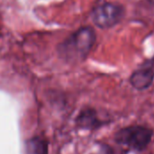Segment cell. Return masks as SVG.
Listing matches in <instances>:
<instances>
[{
  "label": "cell",
  "mask_w": 154,
  "mask_h": 154,
  "mask_svg": "<svg viewBox=\"0 0 154 154\" xmlns=\"http://www.w3.org/2000/svg\"><path fill=\"white\" fill-rule=\"evenodd\" d=\"M112 122L111 118L102 117L99 112L94 107L83 108L76 118L77 126L82 130L96 131Z\"/></svg>",
  "instance_id": "obj_5"
},
{
  "label": "cell",
  "mask_w": 154,
  "mask_h": 154,
  "mask_svg": "<svg viewBox=\"0 0 154 154\" xmlns=\"http://www.w3.org/2000/svg\"><path fill=\"white\" fill-rule=\"evenodd\" d=\"M152 128L143 125H130L118 129L114 135L116 143L126 147L128 150L142 152L145 151L152 141Z\"/></svg>",
  "instance_id": "obj_2"
},
{
  "label": "cell",
  "mask_w": 154,
  "mask_h": 154,
  "mask_svg": "<svg viewBox=\"0 0 154 154\" xmlns=\"http://www.w3.org/2000/svg\"><path fill=\"white\" fill-rule=\"evenodd\" d=\"M152 2V4H153V5H154V0H151Z\"/></svg>",
  "instance_id": "obj_8"
},
{
  "label": "cell",
  "mask_w": 154,
  "mask_h": 154,
  "mask_svg": "<svg viewBox=\"0 0 154 154\" xmlns=\"http://www.w3.org/2000/svg\"><path fill=\"white\" fill-rule=\"evenodd\" d=\"M154 81V56L143 61L130 76L131 86L138 90L148 89Z\"/></svg>",
  "instance_id": "obj_4"
},
{
  "label": "cell",
  "mask_w": 154,
  "mask_h": 154,
  "mask_svg": "<svg viewBox=\"0 0 154 154\" xmlns=\"http://www.w3.org/2000/svg\"><path fill=\"white\" fill-rule=\"evenodd\" d=\"M97 41L93 28L82 27L72 33L60 47L61 55L70 61H80L88 57Z\"/></svg>",
  "instance_id": "obj_1"
},
{
  "label": "cell",
  "mask_w": 154,
  "mask_h": 154,
  "mask_svg": "<svg viewBox=\"0 0 154 154\" xmlns=\"http://www.w3.org/2000/svg\"><path fill=\"white\" fill-rule=\"evenodd\" d=\"M125 9L119 3L106 2L97 5L92 12L93 23L101 29H109L118 24L124 18Z\"/></svg>",
  "instance_id": "obj_3"
},
{
  "label": "cell",
  "mask_w": 154,
  "mask_h": 154,
  "mask_svg": "<svg viewBox=\"0 0 154 154\" xmlns=\"http://www.w3.org/2000/svg\"><path fill=\"white\" fill-rule=\"evenodd\" d=\"M97 149L91 154H117L116 151L106 143H97Z\"/></svg>",
  "instance_id": "obj_7"
},
{
  "label": "cell",
  "mask_w": 154,
  "mask_h": 154,
  "mask_svg": "<svg viewBox=\"0 0 154 154\" xmlns=\"http://www.w3.org/2000/svg\"><path fill=\"white\" fill-rule=\"evenodd\" d=\"M26 154H48V143L41 137H34L26 142Z\"/></svg>",
  "instance_id": "obj_6"
}]
</instances>
